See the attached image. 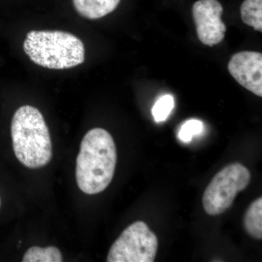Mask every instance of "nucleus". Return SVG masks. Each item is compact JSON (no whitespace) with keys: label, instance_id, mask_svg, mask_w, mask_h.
Wrapping results in <instances>:
<instances>
[{"label":"nucleus","instance_id":"1","mask_svg":"<svg viewBox=\"0 0 262 262\" xmlns=\"http://www.w3.org/2000/svg\"><path fill=\"white\" fill-rule=\"evenodd\" d=\"M117 160L111 134L100 127L91 129L81 142L76 163V180L87 194L102 192L111 184Z\"/></svg>","mask_w":262,"mask_h":262},{"label":"nucleus","instance_id":"2","mask_svg":"<svg viewBox=\"0 0 262 262\" xmlns=\"http://www.w3.org/2000/svg\"><path fill=\"white\" fill-rule=\"evenodd\" d=\"M11 136L15 157L27 168L46 166L53 157L49 129L39 110L23 106L17 110L11 122Z\"/></svg>","mask_w":262,"mask_h":262},{"label":"nucleus","instance_id":"3","mask_svg":"<svg viewBox=\"0 0 262 262\" xmlns=\"http://www.w3.org/2000/svg\"><path fill=\"white\" fill-rule=\"evenodd\" d=\"M23 47L31 61L51 70H67L84 61L83 42L69 32L31 31Z\"/></svg>","mask_w":262,"mask_h":262},{"label":"nucleus","instance_id":"4","mask_svg":"<svg viewBox=\"0 0 262 262\" xmlns=\"http://www.w3.org/2000/svg\"><path fill=\"white\" fill-rule=\"evenodd\" d=\"M251 178L249 170L241 163H232L222 168L203 193V205L207 214L225 213L232 206L237 193L248 187Z\"/></svg>","mask_w":262,"mask_h":262},{"label":"nucleus","instance_id":"5","mask_svg":"<svg viewBox=\"0 0 262 262\" xmlns=\"http://www.w3.org/2000/svg\"><path fill=\"white\" fill-rule=\"evenodd\" d=\"M158 249V239L145 222L129 225L110 248L108 262H153Z\"/></svg>","mask_w":262,"mask_h":262},{"label":"nucleus","instance_id":"6","mask_svg":"<svg viewBox=\"0 0 262 262\" xmlns=\"http://www.w3.org/2000/svg\"><path fill=\"white\" fill-rule=\"evenodd\" d=\"M223 13V6L218 0H198L193 5L196 34L203 45L212 47L225 39L227 28L222 20Z\"/></svg>","mask_w":262,"mask_h":262},{"label":"nucleus","instance_id":"7","mask_svg":"<svg viewBox=\"0 0 262 262\" xmlns=\"http://www.w3.org/2000/svg\"><path fill=\"white\" fill-rule=\"evenodd\" d=\"M228 70L232 77L245 89L262 96V54L258 52L242 51L229 60Z\"/></svg>","mask_w":262,"mask_h":262},{"label":"nucleus","instance_id":"8","mask_svg":"<svg viewBox=\"0 0 262 262\" xmlns=\"http://www.w3.org/2000/svg\"><path fill=\"white\" fill-rule=\"evenodd\" d=\"M121 0H72L76 11L91 20L106 16L116 9Z\"/></svg>","mask_w":262,"mask_h":262},{"label":"nucleus","instance_id":"9","mask_svg":"<svg viewBox=\"0 0 262 262\" xmlns=\"http://www.w3.org/2000/svg\"><path fill=\"white\" fill-rule=\"evenodd\" d=\"M246 232L253 238L262 239V198L253 201L248 207L244 220Z\"/></svg>","mask_w":262,"mask_h":262},{"label":"nucleus","instance_id":"10","mask_svg":"<svg viewBox=\"0 0 262 262\" xmlns=\"http://www.w3.org/2000/svg\"><path fill=\"white\" fill-rule=\"evenodd\" d=\"M241 14L244 24L262 32V0H245L241 5Z\"/></svg>","mask_w":262,"mask_h":262},{"label":"nucleus","instance_id":"11","mask_svg":"<svg viewBox=\"0 0 262 262\" xmlns=\"http://www.w3.org/2000/svg\"><path fill=\"white\" fill-rule=\"evenodd\" d=\"M23 262H61L63 256L60 250L56 246L46 248L33 246L24 254Z\"/></svg>","mask_w":262,"mask_h":262},{"label":"nucleus","instance_id":"12","mask_svg":"<svg viewBox=\"0 0 262 262\" xmlns=\"http://www.w3.org/2000/svg\"><path fill=\"white\" fill-rule=\"evenodd\" d=\"M174 107V99L171 95H164L160 97L151 110L155 122L165 121Z\"/></svg>","mask_w":262,"mask_h":262},{"label":"nucleus","instance_id":"13","mask_svg":"<svg viewBox=\"0 0 262 262\" xmlns=\"http://www.w3.org/2000/svg\"><path fill=\"white\" fill-rule=\"evenodd\" d=\"M203 128V122L192 119L183 124L179 133V138L184 142H189L194 136L201 134Z\"/></svg>","mask_w":262,"mask_h":262},{"label":"nucleus","instance_id":"14","mask_svg":"<svg viewBox=\"0 0 262 262\" xmlns=\"http://www.w3.org/2000/svg\"><path fill=\"white\" fill-rule=\"evenodd\" d=\"M0 206H1V200H0Z\"/></svg>","mask_w":262,"mask_h":262}]
</instances>
